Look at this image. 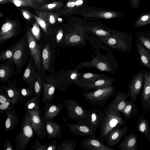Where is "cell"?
<instances>
[{
	"instance_id": "1",
	"label": "cell",
	"mask_w": 150,
	"mask_h": 150,
	"mask_svg": "<svg viewBox=\"0 0 150 150\" xmlns=\"http://www.w3.org/2000/svg\"><path fill=\"white\" fill-rule=\"evenodd\" d=\"M78 69L62 70L45 75L42 76L43 83L50 84L57 89L65 91L67 87L77 81L81 74L78 72Z\"/></svg>"
},
{
	"instance_id": "2",
	"label": "cell",
	"mask_w": 150,
	"mask_h": 150,
	"mask_svg": "<svg viewBox=\"0 0 150 150\" xmlns=\"http://www.w3.org/2000/svg\"><path fill=\"white\" fill-rule=\"evenodd\" d=\"M82 20L77 17H72L69 18V24L64 30V46L84 43V34L86 30L83 25Z\"/></svg>"
},
{
	"instance_id": "3",
	"label": "cell",
	"mask_w": 150,
	"mask_h": 150,
	"mask_svg": "<svg viewBox=\"0 0 150 150\" xmlns=\"http://www.w3.org/2000/svg\"><path fill=\"white\" fill-rule=\"evenodd\" d=\"M103 119L99 137L102 142L104 141L107 134L113 128L118 125L122 126L126 124V120L120 112L110 110L107 106L103 108Z\"/></svg>"
},
{
	"instance_id": "4",
	"label": "cell",
	"mask_w": 150,
	"mask_h": 150,
	"mask_svg": "<svg viewBox=\"0 0 150 150\" xmlns=\"http://www.w3.org/2000/svg\"><path fill=\"white\" fill-rule=\"evenodd\" d=\"M116 88L112 85L84 93L83 96L94 107L103 109L108 100L115 94Z\"/></svg>"
},
{
	"instance_id": "5",
	"label": "cell",
	"mask_w": 150,
	"mask_h": 150,
	"mask_svg": "<svg viewBox=\"0 0 150 150\" xmlns=\"http://www.w3.org/2000/svg\"><path fill=\"white\" fill-rule=\"evenodd\" d=\"M65 106L68 117L75 120L78 123L89 126V120L87 109L73 99L64 100L62 98Z\"/></svg>"
},
{
	"instance_id": "6",
	"label": "cell",
	"mask_w": 150,
	"mask_h": 150,
	"mask_svg": "<svg viewBox=\"0 0 150 150\" xmlns=\"http://www.w3.org/2000/svg\"><path fill=\"white\" fill-rule=\"evenodd\" d=\"M13 59L16 68V76L19 75L23 66L29 59V47L25 34L16 43Z\"/></svg>"
},
{
	"instance_id": "7",
	"label": "cell",
	"mask_w": 150,
	"mask_h": 150,
	"mask_svg": "<svg viewBox=\"0 0 150 150\" xmlns=\"http://www.w3.org/2000/svg\"><path fill=\"white\" fill-rule=\"evenodd\" d=\"M34 132L30 116L26 110L22 122L20 131L16 137V150H25L29 141L33 137Z\"/></svg>"
},
{
	"instance_id": "8",
	"label": "cell",
	"mask_w": 150,
	"mask_h": 150,
	"mask_svg": "<svg viewBox=\"0 0 150 150\" xmlns=\"http://www.w3.org/2000/svg\"><path fill=\"white\" fill-rule=\"evenodd\" d=\"M75 14H79L83 18H96L112 19L118 18L120 13L117 11L85 5L75 11Z\"/></svg>"
},
{
	"instance_id": "9",
	"label": "cell",
	"mask_w": 150,
	"mask_h": 150,
	"mask_svg": "<svg viewBox=\"0 0 150 150\" xmlns=\"http://www.w3.org/2000/svg\"><path fill=\"white\" fill-rule=\"evenodd\" d=\"M28 42L30 56L34 59L39 74H42V51L43 44L38 42L34 37L29 28L25 30Z\"/></svg>"
},
{
	"instance_id": "10",
	"label": "cell",
	"mask_w": 150,
	"mask_h": 150,
	"mask_svg": "<svg viewBox=\"0 0 150 150\" xmlns=\"http://www.w3.org/2000/svg\"><path fill=\"white\" fill-rule=\"evenodd\" d=\"M82 24L86 31L99 39L109 36L116 31L109 28L93 18H83L82 20Z\"/></svg>"
},
{
	"instance_id": "11",
	"label": "cell",
	"mask_w": 150,
	"mask_h": 150,
	"mask_svg": "<svg viewBox=\"0 0 150 150\" xmlns=\"http://www.w3.org/2000/svg\"><path fill=\"white\" fill-rule=\"evenodd\" d=\"M54 47L50 42L46 41L43 45L42 51V69L43 76L47 71L50 74L55 71L54 63L56 55Z\"/></svg>"
},
{
	"instance_id": "12",
	"label": "cell",
	"mask_w": 150,
	"mask_h": 150,
	"mask_svg": "<svg viewBox=\"0 0 150 150\" xmlns=\"http://www.w3.org/2000/svg\"><path fill=\"white\" fill-rule=\"evenodd\" d=\"M26 110L30 116L34 132L39 139H43L47 135V131L41 112L34 109Z\"/></svg>"
},
{
	"instance_id": "13",
	"label": "cell",
	"mask_w": 150,
	"mask_h": 150,
	"mask_svg": "<svg viewBox=\"0 0 150 150\" xmlns=\"http://www.w3.org/2000/svg\"><path fill=\"white\" fill-rule=\"evenodd\" d=\"M115 80L112 77L106 75L95 80L89 81H78L75 84L77 86L83 89L84 91L94 90L112 85Z\"/></svg>"
},
{
	"instance_id": "14",
	"label": "cell",
	"mask_w": 150,
	"mask_h": 150,
	"mask_svg": "<svg viewBox=\"0 0 150 150\" xmlns=\"http://www.w3.org/2000/svg\"><path fill=\"white\" fill-rule=\"evenodd\" d=\"M21 30L16 22L8 21L2 25L0 31V44L2 45L19 34Z\"/></svg>"
},
{
	"instance_id": "15",
	"label": "cell",
	"mask_w": 150,
	"mask_h": 150,
	"mask_svg": "<svg viewBox=\"0 0 150 150\" xmlns=\"http://www.w3.org/2000/svg\"><path fill=\"white\" fill-rule=\"evenodd\" d=\"M124 34L116 31L110 36L101 38L100 39L103 43L112 49L125 50L127 46Z\"/></svg>"
},
{
	"instance_id": "16",
	"label": "cell",
	"mask_w": 150,
	"mask_h": 150,
	"mask_svg": "<svg viewBox=\"0 0 150 150\" xmlns=\"http://www.w3.org/2000/svg\"><path fill=\"white\" fill-rule=\"evenodd\" d=\"M118 125L111 130L107 134L104 140L110 147H112L118 144L128 131L129 127L125 126L120 128Z\"/></svg>"
},
{
	"instance_id": "17",
	"label": "cell",
	"mask_w": 150,
	"mask_h": 150,
	"mask_svg": "<svg viewBox=\"0 0 150 150\" xmlns=\"http://www.w3.org/2000/svg\"><path fill=\"white\" fill-rule=\"evenodd\" d=\"M39 74L34 59L30 56L27 66L20 80L21 79L28 86H33Z\"/></svg>"
},
{
	"instance_id": "18",
	"label": "cell",
	"mask_w": 150,
	"mask_h": 150,
	"mask_svg": "<svg viewBox=\"0 0 150 150\" xmlns=\"http://www.w3.org/2000/svg\"><path fill=\"white\" fill-rule=\"evenodd\" d=\"M80 146L84 149L88 150H114L100 141L99 138L90 137L82 139Z\"/></svg>"
},
{
	"instance_id": "19",
	"label": "cell",
	"mask_w": 150,
	"mask_h": 150,
	"mask_svg": "<svg viewBox=\"0 0 150 150\" xmlns=\"http://www.w3.org/2000/svg\"><path fill=\"white\" fill-rule=\"evenodd\" d=\"M0 65V79L3 82L11 83V80L16 75L13 59H8Z\"/></svg>"
},
{
	"instance_id": "20",
	"label": "cell",
	"mask_w": 150,
	"mask_h": 150,
	"mask_svg": "<svg viewBox=\"0 0 150 150\" xmlns=\"http://www.w3.org/2000/svg\"><path fill=\"white\" fill-rule=\"evenodd\" d=\"M128 95L125 92L118 91L109 104L107 106L108 108L111 110L121 112L127 104L128 100Z\"/></svg>"
},
{
	"instance_id": "21",
	"label": "cell",
	"mask_w": 150,
	"mask_h": 150,
	"mask_svg": "<svg viewBox=\"0 0 150 150\" xmlns=\"http://www.w3.org/2000/svg\"><path fill=\"white\" fill-rule=\"evenodd\" d=\"M67 125L70 129V133L73 134L76 137L80 135L84 137L88 136L96 137L95 132L88 126L79 123L73 124L69 122L67 123Z\"/></svg>"
},
{
	"instance_id": "22",
	"label": "cell",
	"mask_w": 150,
	"mask_h": 150,
	"mask_svg": "<svg viewBox=\"0 0 150 150\" xmlns=\"http://www.w3.org/2000/svg\"><path fill=\"white\" fill-rule=\"evenodd\" d=\"M89 120V127L96 132L98 127L101 126L103 113L101 109H87Z\"/></svg>"
},
{
	"instance_id": "23",
	"label": "cell",
	"mask_w": 150,
	"mask_h": 150,
	"mask_svg": "<svg viewBox=\"0 0 150 150\" xmlns=\"http://www.w3.org/2000/svg\"><path fill=\"white\" fill-rule=\"evenodd\" d=\"M64 109L63 106L60 103H58L57 105L54 103H47L44 107L42 117L44 120H52L54 117H58L59 112Z\"/></svg>"
},
{
	"instance_id": "24",
	"label": "cell",
	"mask_w": 150,
	"mask_h": 150,
	"mask_svg": "<svg viewBox=\"0 0 150 150\" xmlns=\"http://www.w3.org/2000/svg\"><path fill=\"white\" fill-rule=\"evenodd\" d=\"M44 120L45 123L47 138L60 139L62 137L61 133L62 132V126L52 120Z\"/></svg>"
},
{
	"instance_id": "25",
	"label": "cell",
	"mask_w": 150,
	"mask_h": 150,
	"mask_svg": "<svg viewBox=\"0 0 150 150\" xmlns=\"http://www.w3.org/2000/svg\"><path fill=\"white\" fill-rule=\"evenodd\" d=\"M83 67H95L103 71H111V67L109 60L104 57H96L91 61L88 62H82Z\"/></svg>"
},
{
	"instance_id": "26",
	"label": "cell",
	"mask_w": 150,
	"mask_h": 150,
	"mask_svg": "<svg viewBox=\"0 0 150 150\" xmlns=\"http://www.w3.org/2000/svg\"><path fill=\"white\" fill-rule=\"evenodd\" d=\"M17 85L16 79L14 78L11 83H8L6 86L3 85L0 88L9 97L14 108L15 105L18 103L19 90Z\"/></svg>"
},
{
	"instance_id": "27",
	"label": "cell",
	"mask_w": 150,
	"mask_h": 150,
	"mask_svg": "<svg viewBox=\"0 0 150 150\" xmlns=\"http://www.w3.org/2000/svg\"><path fill=\"white\" fill-rule=\"evenodd\" d=\"M138 135L134 133L127 135L117 147L120 150H137V144Z\"/></svg>"
},
{
	"instance_id": "28",
	"label": "cell",
	"mask_w": 150,
	"mask_h": 150,
	"mask_svg": "<svg viewBox=\"0 0 150 150\" xmlns=\"http://www.w3.org/2000/svg\"><path fill=\"white\" fill-rule=\"evenodd\" d=\"M142 82V75L140 74L135 77L132 82L127 94L128 96L130 97L132 101L136 100L137 96L141 91Z\"/></svg>"
},
{
	"instance_id": "29",
	"label": "cell",
	"mask_w": 150,
	"mask_h": 150,
	"mask_svg": "<svg viewBox=\"0 0 150 150\" xmlns=\"http://www.w3.org/2000/svg\"><path fill=\"white\" fill-rule=\"evenodd\" d=\"M5 112L7 115L5 124L6 132L14 130L19 122L18 114L13 108Z\"/></svg>"
},
{
	"instance_id": "30",
	"label": "cell",
	"mask_w": 150,
	"mask_h": 150,
	"mask_svg": "<svg viewBox=\"0 0 150 150\" xmlns=\"http://www.w3.org/2000/svg\"><path fill=\"white\" fill-rule=\"evenodd\" d=\"M65 35L64 29L60 27L55 30L47 39L54 48L64 47V40Z\"/></svg>"
},
{
	"instance_id": "31",
	"label": "cell",
	"mask_w": 150,
	"mask_h": 150,
	"mask_svg": "<svg viewBox=\"0 0 150 150\" xmlns=\"http://www.w3.org/2000/svg\"><path fill=\"white\" fill-rule=\"evenodd\" d=\"M144 114L142 113L139 117L136 127L138 131L144 134L150 142V126L147 119L144 117Z\"/></svg>"
},
{
	"instance_id": "32",
	"label": "cell",
	"mask_w": 150,
	"mask_h": 150,
	"mask_svg": "<svg viewBox=\"0 0 150 150\" xmlns=\"http://www.w3.org/2000/svg\"><path fill=\"white\" fill-rule=\"evenodd\" d=\"M56 88L50 84L43 83L42 100L45 104L50 102L55 96Z\"/></svg>"
},
{
	"instance_id": "33",
	"label": "cell",
	"mask_w": 150,
	"mask_h": 150,
	"mask_svg": "<svg viewBox=\"0 0 150 150\" xmlns=\"http://www.w3.org/2000/svg\"><path fill=\"white\" fill-rule=\"evenodd\" d=\"M62 13H55L48 10H43L37 12L38 16L45 20L50 25L54 24Z\"/></svg>"
},
{
	"instance_id": "34",
	"label": "cell",
	"mask_w": 150,
	"mask_h": 150,
	"mask_svg": "<svg viewBox=\"0 0 150 150\" xmlns=\"http://www.w3.org/2000/svg\"><path fill=\"white\" fill-rule=\"evenodd\" d=\"M139 111L133 102L128 100L127 104L121 112L123 115L125 119L127 120L136 116Z\"/></svg>"
},
{
	"instance_id": "35",
	"label": "cell",
	"mask_w": 150,
	"mask_h": 150,
	"mask_svg": "<svg viewBox=\"0 0 150 150\" xmlns=\"http://www.w3.org/2000/svg\"><path fill=\"white\" fill-rule=\"evenodd\" d=\"M18 103H22L25 99H30L34 95V86H28V87L23 86L19 88Z\"/></svg>"
},
{
	"instance_id": "36",
	"label": "cell",
	"mask_w": 150,
	"mask_h": 150,
	"mask_svg": "<svg viewBox=\"0 0 150 150\" xmlns=\"http://www.w3.org/2000/svg\"><path fill=\"white\" fill-rule=\"evenodd\" d=\"M40 100V97L35 96L31 98L23 103L24 108L26 110L34 109L41 112Z\"/></svg>"
},
{
	"instance_id": "37",
	"label": "cell",
	"mask_w": 150,
	"mask_h": 150,
	"mask_svg": "<svg viewBox=\"0 0 150 150\" xmlns=\"http://www.w3.org/2000/svg\"><path fill=\"white\" fill-rule=\"evenodd\" d=\"M137 48L142 62L146 67L150 69V54L149 52L141 45H138Z\"/></svg>"
},
{
	"instance_id": "38",
	"label": "cell",
	"mask_w": 150,
	"mask_h": 150,
	"mask_svg": "<svg viewBox=\"0 0 150 150\" xmlns=\"http://www.w3.org/2000/svg\"><path fill=\"white\" fill-rule=\"evenodd\" d=\"M33 16L35 19L36 22L42 28L47 37V40L48 38L52 33L53 32L50 27V25L45 20L40 17L32 13Z\"/></svg>"
},
{
	"instance_id": "39",
	"label": "cell",
	"mask_w": 150,
	"mask_h": 150,
	"mask_svg": "<svg viewBox=\"0 0 150 150\" xmlns=\"http://www.w3.org/2000/svg\"><path fill=\"white\" fill-rule=\"evenodd\" d=\"M144 83L143 97L146 102H148L150 98V73L145 72L144 74Z\"/></svg>"
},
{
	"instance_id": "40",
	"label": "cell",
	"mask_w": 150,
	"mask_h": 150,
	"mask_svg": "<svg viewBox=\"0 0 150 150\" xmlns=\"http://www.w3.org/2000/svg\"><path fill=\"white\" fill-rule=\"evenodd\" d=\"M64 3L62 1H54L51 3L42 4L39 8L40 11L43 10L59 11L63 6Z\"/></svg>"
},
{
	"instance_id": "41",
	"label": "cell",
	"mask_w": 150,
	"mask_h": 150,
	"mask_svg": "<svg viewBox=\"0 0 150 150\" xmlns=\"http://www.w3.org/2000/svg\"><path fill=\"white\" fill-rule=\"evenodd\" d=\"M15 47V44L10 47L1 51L0 52V61H5L10 59H13Z\"/></svg>"
},
{
	"instance_id": "42",
	"label": "cell",
	"mask_w": 150,
	"mask_h": 150,
	"mask_svg": "<svg viewBox=\"0 0 150 150\" xmlns=\"http://www.w3.org/2000/svg\"><path fill=\"white\" fill-rule=\"evenodd\" d=\"M75 139H68L64 141L58 145L57 150H74L76 146Z\"/></svg>"
},
{
	"instance_id": "43",
	"label": "cell",
	"mask_w": 150,
	"mask_h": 150,
	"mask_svg": "<svg viewBox=\"0 0 150 150\" xmlns=\"http://www.w3.org/2000/svg\"><path fill=\"white\" fill-rule=\"evenodd\" d=\"M39 25L36 22L33 25L31 28H29L34 37L39 43H44L46 41L41 36V31Z\"/></svg>"
},
{
	"instance_id": "44",
	"label": "cell",
	"mask_w": 150,
	"mask_h": 150,
	"mask_svg": "<svg viewBox=\"0 0 150 150\" xmlns=\"http://www.w3.org/2000/svg\"><path fill=\"white\" fill-rule=\"evenodd\" d=\"M105 75L104 74L89 72L81 73L77 82L91 81L102 77Z\"/></svg>"
},
{
	"instance_id": "45",
	"label": "cell",
	"mask_w": 150,
	"mask_h": 150,
	"mask_svg": "<svg viewBox=\"0 0 150 150\" xmlns=\"http://www.w3.org/2000/svg\"><path fill=\"white\" fill-rule=\"evenodd\" d=\"M42 76L41 74H39L34 84V95L40 97L42 88Z\"/></svg>"
},
{
	"instance_id": "46",
	"label": "cell",
	"mask_w": 150,
	"mask_h": 150,
	"mask_svg": "<svg viewBox=\"0 0 150 150\" xmlns=\"http://www.w3.org/2000/svg\"><path fill=\"white\" fill-rule=\"evenodd\" d=\"M150 23V13L141 16L135 23V27L144 26Z\"/></svg>"
},
{
	"instance_id": "47",
	"label": "cell",
	"mask_w": 150,
	"mask_h": 150,
	"mask_svg": "<svg viewBox=\"0 0 150 150\" xmlns=\"http://www.w3.org/2000/svg\"><path fill=\"white\" fill-rule=\"evenodd\" d=\"M77 0H68L64 7V9L61 11L62 14L64 15L68 13L71 14L73 9L75 7L76 2Z\"/></svg>"
},
{
	"instance_id": "48",
	"label": "cell",
	"mask_w": 150,
	"mask_h": 150,
	"mask_svg": "<svg viewBox=\"0 0 150 150\" xmlns=\"http://www.w3.org/2000/svg\"><path fill=\"white\" fill-rule=\"evenodd\" d=\"M39 138H37L34 144L32 146L30 149L31 150H47L48 144H45L43 145L40 144L38 141Z\"/></svg>"
},
{
	"instance_id": "49",
	"label": "cell",
	"mask_w": 150,
	"mask_h": 150,
	"mask_svg": "<svg viewBox=\"0 0 150 150\" xmlns=\"http://www.w3.org/2000/svg\"><path fill=\"white\" fill-rule=\"evenodd\" d=\"M13 106L11 99L3 104H0V113H2L6 110L12 108Z\"/></svg>"
},
{
	"instance_id": "50",
	"label": "cell",
	"mask_w": 150,
	"mask_h": 150,
	"mask_svg": "<svg viewBox=\"0 0 150 150\" xmlns=\"http://www.w3.org/2000/svg\"><path fill=\"white\" fill-rule=\"evenodd\" d=\"M8 96L1 88H0V104L5 103L11 100Z\"/></svg>"
},
{
	"instance_id": "51",
	"label": "cell",
	"mask_w": 150,
	"mask_h": 150,
	"mask_svg": "<svg viewBox=\"0 0 150 150\" xmlns=\"http://www.w3.org/2000/svg\"><path fill=\"white\" fill-rule=\"evenodd\" d=\"M139 40L144 45L150 50V40L143 36H141Z\"/></svg>"
},
{
	"instance_id": "52",
	"label": "cell",
	"mask_w": 150,
	"mask_h": 150,
	"mask_svg": "<svg viewBox=\"0 0 150 150\" xmlns=\"http://www.w3.org/2000/svg\"><path fill=\"white\" fill-rule=\"evenodd\" d=\"M58 146L56 140H54L48 144L47 150H57Z\"/></svg>"
},
{
	"instance_id": "53",
	"label": "cell",
	"mask_w": 150,
	"mask_h": 150,
	"mask_svg": "<svg viewBox=\"0 0 150 150\" xmlns=\"http://www.w3.org/2000/svg\"><path fill=\"white\" fill-rule=\"evenodd\" d=\"M11 2L18 7L27 6L30 7L26 3L21 0H11Z\"/></svg>"
},
{
	"instance_id": "54",
	"label": "cell",
	"mask_w": 150,
	"mask_h": 150,
	"mask_svg": "<svg viewBox=\"0 0 150 150\" xmlns=\"http://www.w3.org/2000/svg\"><path fill=\"white\" fill-rule=\"evenodd\" d=\"M27 4L29 5L30 7H32L35 9L38 8L39 6L38 5L35 0H21Z\"/></svg>"
},
{
	"instance_id": "55",
	"label": "cell",
	"mask_w": 150,
	"mask_h": 150,
	"mask_svg": "<svg viewBox=\"0 0 150 150\" xmlns=\"http://www.w3.org/2000/svg\"><path fill=\"white\" fill-rule=\"evenodd\" d=\"M21 11L23 17L27 20H30L33 16L32 14L26 10L22 9Z\"/></svg>"
},
{
	"instance_id": "56",
	"label": "cell",
	"mask_w": 150,
	"mask_h": 150,
	"mask_svg": "<svg viewBox=\"0 0 150 150\" xmlns=\"http://www.w3.org/2000/svg\"><path fill=\"white\" fill-rule=\"evenodd\" d=\"M3 150H14L11 143L8 139L6 140V142L4 145Z\"/></svg>"
},
{
	"instance_id": "57",
	"label": "cell",
	"mask_w": 150,
	"mask_h": 150,
	"mask_svg": "<svg viewBox=\"0 0 150 150\" xmlns=\"http://www.w3.org/2000/svg\"><path fill=\"white\" fill-rule=\"evenodd\" d=\"M130 4L133 8H137L139 6V0H130Z\"/></svg>"
},
{
	"instance_id": "58",
	"label": "cell",
	"mask_w": 150,
	"mask_h": 150,
	"mask_svg": "<svg viewBox=\"0 0 150 150\" xmlns=\"http://www.w3.org/2000/svg\"><path fill=\"white\" fill-rule=\"evenodd\" d=\"M10 2H11V0H0V3L1 4Z\"/></svg>"
},
{
	"instance_id": "59",
	"label": "cell",
	"mask_w": 150,
	"mask_h": 150,
	"mask_svg": "<svg viewBox=\"0 0 150 150\" xmlns=\"http://www.w3.org/2000/svg\"><path fill=\"white\" fill-rule=\"evenodd\" d=\"M37 3L38 4H44L45 0H35Z\"/></svg>"
},
{
	"instance_id": "60",
	"label": "cell",
	"mask_w": 150,
	"mask_h": 150,
	"mask_svg": "<svg viewBox=\"0 0 150 150\" xmlns=\"http://www.w3.org/2000/svg\"><path fill=\"white\" fill-rule=\"evenodd\" d=\"M4 16L3 14H2L1 13H0V17L1 18L3 17Z\"/></svg>"
},
{
	"instance_id": "61",
	"label": "cell",
	"mask_w": 150,
	"mask_h": 150,
	"mask_svg": "<svg viewBox=\"0 0 150 150\" xmlns=\"http://www.w3.org/2000/svg\"><path fill=\"white\" fill-rule=\"evenodd\" d=\"M148 102L149 104L150 105V98L148 101Z\"/></svg>"
}]
</instances>
